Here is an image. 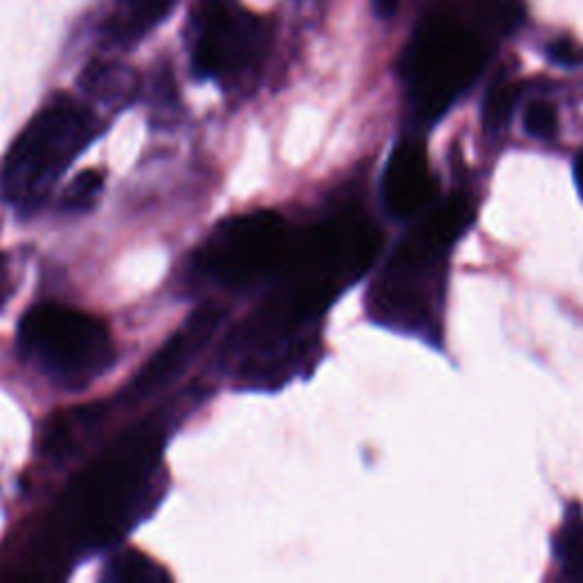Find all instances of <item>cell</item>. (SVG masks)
I'll use <instances>...</instances> for the list:
<instances>
[{
    "label": "cell",
    "instance_id": "18",
    "mask_svg": "<svg viewBox=\"0 0 583 583\" xmlns=\"http://www.w3.org/2000/svg\"><path fill=\"white\" fill-rule=\"evenodd\" d=\"M372 3H374V12L383 19L395 17V12L399 8V0H372Z\"/></svg>",
    "mask_w": 583,
    "mask_h": 583
},
{
    "label": "cell",
    "instance_id": "10",
    "mask_svg": "<svg viewBox=\"0 0 583 583\" xmlns=\"http://www.w3.org/2000/svg\"><path fill=\"white\" fill-rule=\"evenodd\" d=\"M178 0H112V12L101 25L103 42L128 49L142 42L176 10Z\"/></svg>",
    "mask_w": 583,
    "mask_h": 583
},
{
    "label": "cell",
    "instance_id": "16",
    "mask_svg": "<svg viewBox=\"0 0 583 583\" xmlns=\"http://www.w3.org/2000/svg\"><path fill=\"white\" fill-rule=\"evenodd\" d=\"M524 128L535 139H554L559 131V114L556 107L548 101H533L524 110Z\"/></svg>",
    "mask_w": 583,
    "mask_h": 583
},
{
    "label": "cell",
    "instance_id": "8",
    "mask_svg": "<svg viewBox=\"0 0 583 583\" xmlns=\"http://www.w3.org/2000/svg\"><path fill=\"white\" fill-rule=\"evenodd\" d=\"M436 176L426 148L417 139H404L387 158L383 174V204L397 219L419 215L436 199Z\"/></svg>",
    "mask_w": 583,
    "mask_h": 583
},
{
    "label": "cell",
    "instance_id": "9",
    "mask_svg": "<svg viewBox=\"0 0 583 583\" xmlns=\"http://www.w3.org/2000/svg\"><path fill=\"white\" fill-rule=\"evenodd\" d=\"M221 322V313L212 305H206L194 313L185 326H180L178 333H174L158 354H155L146 367L139 372L135 378V393L137 395H150L155 391H160L163 385H169L171 378H176L201 348L208 344L212 337L215 329Z\"/></svg>",
    "mask_w": 583,
    "mask_h": 583
},
{
    "label": "cell",
    "instance_id": "5",
    "mask_svg": "<svg viewBox=\"0 0 583 583\" xmlns=\"http://www.w3.org/2000/svg\"><path fill=\"white\" fill-rule=\"evenodd\" d=\"M153 460L148 438L133 440L122 454L101 460L66 497L64 522L69 531L81 542L96 545L128 527L139 509Z\"/></svg>",
    "mask_w": 583,
    "mask_h": 583
},
{
    "label": "cell",
    "instance_id": "14",
    "mask_svg": "<svg viewBox=\"0 0 583 583\" xmlns=\"http://www.w3.org/2000/svg\"><path fill=\"white\" fill-rule=\"evenodd\" d=\"M516 101H518V92L513 85L509 83L494 85L483 103V126L492 133L507 128L516 110Z\"/></svg>",
    "mask_w": 583,
    "mask_h": 583
},
{
    "label": "cell",
    "instance_id": "2",
    "mask_svg": "<svg viewBox=\"0 0 583 583\" xmlns=\"http://www.w3.org/2000/svg\"><path fill=\"white\" fill-rule=\"evenodd\" d=\"M101 133L94 110L69 94L53 96L17 137L0 169V191L19 210L42 206L71 163Z\"/></svg>",
    "mask_w": 583,
    "mask_h": 583
},
{
    "label": "cell",
    "instance_id": "17",
    "mask_svg": "<svg viewBox=\"0 0 583 583\" xmlns=\"http://www.w3.org/2000/svg\"><path fill=\"white\" fill-rule=\"evenodd\" d=\"M548 58H550V62L565 66V69L583 66V46H579L570 37H561V39H554V42H550Z\"/></svg>",
    "mask_w": 583,
    "mask_h": 583
},
{
    "label": "cell",
    "instance_id": "11",
    "mask_svg": "<svg viewBox=\"0 0 583 583\" xmlns=\"http://www.w3.org/2000/svg\"><path fill=\"white\" fill-rule=\"evenodd\" d=\"M81 85L87 96L110 107H124L139 94L137 73L131 66L107 60L92 62L81 77Z\"/></svg>",
    "mask_w": 583,
    "mask_h": 583
},
{
    "label": "cell",
    "instance_id": "6",
    "mask_svg": "<svg viewBox=\"0 0 583 583\" xmlns=\"http://www.w3.org/2000/svg\"><path fill=\"white\" fill-rule=\"evenodd\" d=\"M292 244L290 223L279 212L258 210L219 223L199 251V264L221 285L251 288L279 277Z\"/></svg>",
    "mask_w": 583,
    "mask_h": 583
},
{
    "label": "cell",
    "instance_id": "4",
    "mask_svg": "<svg viewBox=\"0 0 583 583\" xmlns=\"http://www.w3.org/2000/svg\"><path fill=\"white\" fill-rule=\"evenodd\" d=\"M486 60L479 39L454 19H431L415 34L406 81L421 122H436L472 85Z\"/></svg>",
    "mask_w": 583,
    "mask_h": 583
},
{
    "label": "cell",
    "instance_id": "3",
    "mask_svg": "<svg viewBox=\"0 0 583 583\" xmlns=\"http://www.w3.org/2000/svg\"><path fill=\"white\" fill-rule=\"evenodd\" d=\"M21 352L51 378L85 385L114 365V342L103 322L81 310L42 303L19 326Z\"/></svg>",
    "mask_w": 583,
    "mask_h": 583
},
{
    "label": "cell",
    "instance_id": "7",
    "mask_svg": "<svg viewBox=\"0 0 583 583\" xmlns=\"http://www.w3.org/2000/svg\"><path fill=\"white\" fill-rule=\"evenodd\" d=\"M269 28L236 0H204L189 25V55L197 77L238 85L264 58Z\"/></svg>",
    "mask_w": 583,
    "mask_h": 583
},
{
    "label": "cell",
    "instance_id": "12",
    "mask_svg": "<svg viewBox=\"0 0 583 583\" xmlns=\"http://www.w3.org/2000/svg\"><path fill=\"white\" fill-rule=\"evenodd\" d=\"M105 579L114 581V583H133V581H142V583H153V581H165L169 579V574L160 568L155 565L148 556L128 550L122 552L119 556H114L105 570Z\"/></svg>",
    "mask_w": 583,
    "mask_h": 583
},
{
    "label": "cell",
    "instance_id": "1",
    "mask_svg": "<svg viewBox=\"0 0 583 583\" xmlns=\"http://www.w3.org/2000/svg\"><path fill=\"white\" fill-rule=\"evenodd\" d=\"M475 210L465 197L431 208L397 244L369 290L374 322L406 333H426L438 322L451 247L470 228Z\"/></svg>",
    "mask_w": 583,
    "mask_h": 583
},
{
    "label": "cell",
    "instance_id": "19",
    "mask_svg": "<svg viewBox=\"0 0 583 583\" xmlns=\"http://www.w3.org/2000/svg\"><path fill=\"white\" fill-rule=\"evenodd\" d=\"M574 176H576V185H579V191H581V197H583V150L579 153V158H576Z\"/></svg>",
    "mask_w": 583,
    "mask_h": 583
},
{
    "label": "cell",
    "instance_id": "20",
    "mask_svg": "<svg viewBox=\"0 0 583 583\" xmlns=\"http://www.w3.org/2000/svg\"><path fill=\"white\" fill-rule=\"evenodd\" d=\"M6 262H3V256H0V305H3L6 301Z\"/></svg>",
    "mask_w": 583,
    "mask_h": 583
},
{
    "label": "cell",
    "instance_id": "15",
    "mask_svg": "<svg viewBox=\"0 0 583 583\" xmlns=\"http://www.w3.org/2000/svg\"><path fill=\"white\" fill-rule=\"evenodd\" d=\"M559 556L568 579L583 581V524H570L559 538Z\"/></svg>",
    "mask_w": 583,
    "mask_h": 583
},
{
    "label": "cell",
    "instance_id": "13",
    "mask_svg": "<svg viewBox=\"0 0 583 583\" xmlns=\"http://www.w3.org/2000/svg\"><path fill=\"white\" fill-rule=\"evenodd\" d=\"M105 187V176L96 169L81 171L62 194V208L69 212H87Z\"/></svg>",
    "mask_w": 583,
    "mask_h": 583
}]
</instances>
